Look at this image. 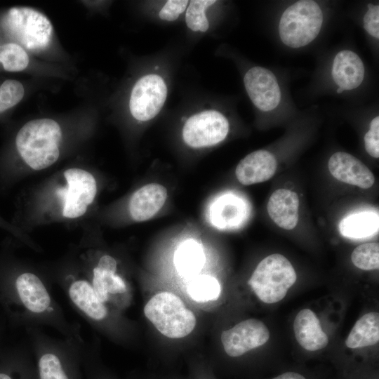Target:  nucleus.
I'll return each mask as SVG.
<instances>
[{"label":"nucleus","instance_id":"f257e3e1","mask_svg":"<svg viewBox=\"0 0 379 379\" xmlns=\"http://www.w3.org/2000/svg\"><path fill=\"white\" fill-rule=\"evenodd\" d=\"M0 307L13 327H50L84 341L80 324L67 319L45 279L8 253L0 255Z\"/></svg>","mask_w":379,"mask_h":379},{"label":"nucleus","instance_id":"0eeeda50","mask_svg":"<svg viewBox=\"0 0 379 379\" xmlns=\"http://www.w3.org/2000/svg\"><path fill=\"white\" fill-rule=\"evenodd\" d=\"M144 314L160 333L171 338L187 335L196 325L192 312L186 308L179 297L170 292L152 297L145 306Z\"/></svg>","mask_w":379,"mask_h":379},{"label":"nucleus","instance_id":"7ed1b4c3","mask_svg":"<svg viewBox=\"0 0 379 379\" xmlns=\"http://www.w3.org/2000/svg\"><path fill=\"white\" fill-rule=\"evenodd\" d=\"M62 138L61 128L55 120H31L15 133L13 151L28 167L34 171L44 170L58 159Z\"/></svg>","mask_w":379,"mask_h":379},{"label":"nucleus","instance_id":"393cba45","mask_svg":"<svg viewBox=\"0 0 379 379\" xmlns=\"http://www.w3.org/2000/svg\"><path fill=\"white\" fill-rule=\"evenodd\" d=\"M378 225V214L364 211L344 218L339 224V230L345 237L360 239L377 232Z\"/></svg>","mask_w":379,"mask_h":379},{"label":"nucleus","instance_id":"4be33fe9","mask_svg":"<svg viewBox=\"0 0 379 379\" xmlns=\"http://www.w3.org/2000/svg\"><path fill=\"white\" fill-rule=\"evenodd\" d=\"M365 69L361 58L355 53L343 50L333 60L332 77L344 91L358 87L363 81Z\"/></svg>","mask_w":379,"mask_h":379},{"label":"nucleus","instance_id":"6ab92c4d","mask_svg":"<svg viewBox=\"0 0 379 379\" xmlns=\"http://www.w3.org/2000/svg\"><path fill=\"white\" fill-rule=\"evenodd\" d=\"M167 198L166 189L159 184H148L132 195L128 205L129 213L135 221L152 218L162 208Z\"/></svg>","mask_w":379,"mask_h":379},{"label":"nucleus","instance_id":"20e7f679","mask_svg":"<svg viewBox=\"0 0 379 379\" xmlns=\"http://www.w3.org/2000/svg\"><path fill=\"white\" fill-rule=\"evenodd\" d=\"M0 32L25 50L38 53L50 44L53 26L42 13L29 7H12L0 15Z\"/></svg>","mask_w":379,"mask_h":379},{"label":"nucleus","instance_id":"c9c22d12","mask_svg":"<svg viewBox=\"0 0 379 379\" xmlns=\"http://www.w3.org/2000/svg\"><path fill=\"white\" fill-rule=\"evenodd\" d=\"M0 227H2L8 232L13 233L15 236H18V230L13 227L11 224L8 223L7 222L4 221L1 217H0ZM20 236V234H19Z\"/></svg>","mask_w":379,"mask_h":379},{"label":"nucleus","instance_id":"72a5a7b5","mask_svg":"<svg viewBox=\"0 0 379 379\" xmlns=\"http://www.w3.org/2000/svg\"><path fill=\"white\" fill-rule=\"evenodd\" d=\"M368 10L364 18V27L372 36L379 38V6L368 4Z\"/></svg>","mask_w":379,"mask_h":379},{"label":"nucleus","instance_id":"a878e982","mask_svg":"<svg viewBox=\"0 0 379 379\" xmlns=\"http://www.w3.org/2000/svg\"><path fill=\"white\" fill-rule=\"evenodd\" d=\"M29 62L26 50L13 41H3L0 52V65L6 72H17L25 69Z\"/></svg>","mask_w":379,"mask_h":379},{"label":"nucleus","instance_id":"9b49d317","mask_svg":"<svg viewBox=\"0 0 379 379\" xmlns=\"http://www.w3.org/2000/svg\"><path fill=\"white\" fill-rule=\"evenodd\" d=\"M167 97V86L164 79L151 74L142 77L133 86L129 100L132 116L146 121L156 117Z\"/></svg>","mask_w":379,"mask_h":379},{"label":"nucleus","instance_id":"f704fd0d","mask_svg":"<svg viewBox=\"0 0 379 379\" xmlns=\"http://www.w3.org/2000/svg\"><path fill=\"white\" fill-rule=\"evenodd\" d=\"M272 379H308L307 377L300 372L294 371H285Z\"/></svg>","mask_w":379,"mask_h":379},{"label":"nucleus","instance_id":"7c9ffc66","mask_svg":"<svg viewBox=\"0 0 379 379\" xmlns=\"http://www.w3.org/2000/svg\"><path fill=\"white\" fill-rule=\"evenodd\" d=\"M81 366L86 379H110L100 368L95 352L88 342L82 347Z\"/></svg>","mask_w":379,"mask_h":379},{"label":"nucleus","instance_id":"2eb2a0df","mask_svg":"<svg viewBox=\"0 0 379 379\" xmlns=\"http://www.w3.org/2000/svg\"><path fill=\"white\" fill-rule=\"evenodd\" d=\"M0 379H37L29 345L0 347Z\"/></svg>","mask_w":379,"mask_h":379},{"label":"nucleus","instance_id":"dca6fc26","mask_svg":"<svg viewBox=\"0 0 379 379\" xmlns=\"http://www.w3.org/2000/svg\"><path fill=\"white\" fill-rule=\"evenodd\" d=\"M331 174L337 180L362 189L372 187L375 177L368 168L353 155L338 152L328 163Z\"/></svg>","mask_w":379,"mask_h":379},{"label":"nucleus","instance_id":"2f4dec72","mask_svg":"<svg viewBox=\"0 0 379 379\" xmlns=\"http://www.w3.org/2000/svg\"><path fill=\"white\" fill-rule=\"evenodd\" d=\"M366 152L374 158L379 157V117L371 121L368 131L364 135Z\"/></svg>","mask_w":379,"mask_h":379},{"label":"nucleus","instance_id":"cd10ccee","mask_svg":"<svg viewBox=\"0 0 379 379\" xmlns=\"http://www.w3.org/2000/svg\"><path fill=\"white\" fill-rule=\"evenodd\" d=\"M215 2L212 0L191 1L185 14L187 27L192 31H207L209 24L206 16V10Z\"/></svg>","mask_w":379,"mask_h":379},{"label":"nucleus","instance_id":"5701e85b","mask_svg":"<svg viewBox=\"0 0 379 379\" xmlns=\"http://www.w3.org/2000/svg\"><path fill=\"white\" fill-rule=\"evenodd\" d=\"M173 262L181 276L192 277L197 274L205 262L201 244L192 239L182 241L175 252Z\"/></svg>","mask_w":379,"mask_h":379},{"label":"nucleus","instance_id":"e433bc0d","mask_svg":"<svg viewBox=\"0 0 379 379\" xmlns=\"http://www.w3.org/2000/svg\"><path fill=\"white\" fill-rule=\"evenodd\" d=\"M343 91H344V90L342 88L338 87V88L337 90V93H343Z\"/></svg>","mask_w":379,"mask_h":379},{"label":"nucleus","instance_id":"c756f323","mask_svg":"<svg viewBox=\"0 0 379 379\" xmlns=\"http://www.w3.org/2000/svg\"><path fill=\"white\" fill-rule=\"evenodd\" d=\"M25 88L15 79H6L0 84V116L17 105L23 98Z\"/></svg>","mask_w":379,"mask_h":379},{"label":"nucleus","instance_id":"ddd939ff","mask_svg":"<svg viewBox=\"0 0 379 379\" xmlns=\"http://www.w3.org/2000/svg\"><path fill=\"white\" fill-rule=\"evenodd\" d=\"M269 338V330L261 321L249 319L224 331L221 341L228 356L239 357L264 345Z\"/></svg>","mask_w":379,"mask_h":379},{"label":"nucleus","instance_id":"1a4fd4ad","mask_svg":"<svg viewBox=\"0 0 379 379\" xmlns=\"http://www.w3.org/2000/svg\"><path fill=\"white\" fill-rule=\"evenodd\" d=\"M323 13L317 2L296 1L283 13L279 25L282 42L291 48H300L312 42L319 34Z\"/></svg>","mask_w":379,"mask_h":379},{"label":"nucleus","instance_id":"423d86ee","mask_svg":"<svg viewBox=\"0 0 379 379\" xmlns=\"http://www.w3.org/2000/svg\"><path fill=\"white\" fill-rule=\"evenodd\" d=\"M74 267L58 272L55 280L74 309L91 325L100 326L109 319V308L98 298L81 267Z\"/></svg>","mask_w":379,"mask_h":379},{"label":"nucleus","instance_id":"4468645a","mask_svg":"<svg viewBox=\"0 0 379 379\" xmlns=\"http://www.w3.org/2000/svg\"><path fill=\"white\" fill-rule=\"evenodd\" d=\"M246 92L253 103L262 111L276 108L281 100V91L274 74L267 69L254 67L244 78Z\"/></svg>","mask_w":379,"mask_h":379},{"label":"nucleus","instance_id":"4c0bfd02","mask_svg":"<svg viewBox=\"0 0 379 379\" xmlns=\"http://www.w3.org/2000/svg\"><path fill=\"white\" fill-rule=\"evenodd\" d=\"M2 44H3V41H1V39H0V52H1V48Z\"/></svg>","mask_w":379,"mask_h":379},{"label":"nucleus","instance_id":"f3484780","mask_svg":"<svg viewBox=\"0 0 379 379\" xmlns=\"http://www.w3.org/2000/svg\"><path fill=\"white\" fill-rule=\"evenodd\" d=\"M277 170L274 155L267 150H257L246 156L238 164L235 175L240 183L251 185L270 180Z\"/></svg>","mask_w":379,"mask_h":379},{"label":"nucleus","instance_id":"39448f33","mask_svg":"<svg viewBox=\"0 0 379 379\" xmlns=\"http://www.w3.org/2000/svg\"><path fill=\"white\" fill-rule=\"evenodd\" d=\"M96 194L95 177L83 168H71L64 171L47 205L63 218L76 219L87 212Z\"/></svg>","mask_w":379,"mask_h":379},{"label":"nucleus","instance_id":"b1692460","mask_svg":"<svg viewBox=\"0 0 379 379\" xmlns=\"http://www.w3.org/2000/svg\"><path fill=\"white\" fill-rule=\"evenodd\" d=\"M379 340V314L369 312L363 315L352 328L345 344L357 349L376 344Z\"/></svg>","mask_w":379,"mask_h":379},{"label":"nucleus","instance_id":"412c9836","mask_svg":"<svg viewBox=\"0 0 379 379\" xmlns=\"http://www.w3.org/2000/svg\"><path fill=\"white\" fill-rule=\"evenodd\" d=\"M293 330L296 340L307 351L323 349L328 343L319 319L310 309H303L297 314L293 322Z\"/></svg>","mask_w":379,"mask_h":379},{"label":"nucleus","instance_id":"f03ea898","mask_svg":"<svg viewBox=\"0 0 379 379\" xmlns=\"http://www.w3.org/2000/svg\"><path fill=\"white\" fill-rule=\"evenodd\" d=\"M37 379H81V351L85 343L53 338L40 328L25 329Z\"/></svg>","mask_w":379,"mask_h":379},{"label":"nucleus","instance_id":"bb28decb","mask_svg":"<svg viewBox=\"0 0 379 379\" xmlns=\"http://www.w3.org/2000/svg\"><path fill=\"white\" fill-rule=\"evenodd\" d=\"M187 291L197 302L215 300L220 294V286L218 281L212 276L198 275L190 283Z\"/></svg>","mask_w":379,"mask_h":379},{"label":"nucleus","instance_id":"473e14b6","mask_svg":"<svg viewBox=\"0 0 379 379\" xmlns=\"http://www.w3.org/2000/svg\"><path fill=\"white\" fill-rule=\"evenodd\" d=\"M188 3V1L184 0H170L166 1L159 11L160 18L166 21L175 20L184 12Z\"/></svg>","mask_w":379,"mask_h":379},{"label":"nucleus","instance_id":"c85d7f7f","mask_svg":"<svg viewBox=\"0 0 379 379\" xmlns=\"http://www.w3.org/2000/svg\"><path fill=\"white\" fill-rule=\"evenodd\" d=\"M352 263L363 270H377L379 267V245L366 243L356 247L352 253Z\"/></svg>","mask_w":379,"mask_h":379},{"label":"nucleus","instance_id":"9d476101","mask_svg":"<svg viewBox=\"0 0 379 379\" xmlns=\"http://www.w3.org/2000/svg\"><path fill=\"white\" fill-rule=\"evenodd\" d=\"M229 131L226 117L216 110H205L190 117L182 129L185 142L192 147H204L222 142Z\"/></svg>","mask_w":379,"mask_h":379},{"label":"nucleus","instance_id":"6e6552de","mask_svg":"<svg viewBox=\"0 0 379 379\" xmlns=\"http://www.w3.org/2000/svg\"><path fill=\"white\" fill-rule=\"evenodd\" d=\"M297 279L295 271L284 255L274 253L265 258L253 272L248 284L265 303L282 300Z\"/></svg>","mask_w":379,"mask_h":379},{"label":"nucleus","instance_id":"a211bd4d","mask_svg":"<svg viewBox=\"0 0 379 379\" xmlns=\"http://www.w3.org/2000/svg\"><path fill=\"white\" fill-rule=\"evenodd\" d=\"M247 206L239 197L230 193L218 197L210 206L211 224L220 230L239 227L247 216Z\"/></svg>","mask_w":379,"mask_h":379},{"label":"nucleus","instance_id":"aec40b11","mask_svg":"<svg viewBox=\"0 0 379 379\" xmlns=\"http://www.w3.org/2000/svg\"><path fill=\"white\" fill-rule=\"evenodd\" d=\"M299 199L291 190H275L267 203V212L271 219L281 228L292 230L298 221Z\"/></svg>","mask_w":379,"mask_h":379},{"label":"nucleus","instance_id":"f8f14e48","mask_svg":"<svg viewBox=\"0 0 379 379\" xmlns=\"http://www.w3.org/2000/svg\"><path fill=\"white\" fill-rule=\"evenodd\" d=\"M81 268L102 302L107 304L112 297L128 292L125 280L117 273V262L112 255H102L92 264L84 262Z\"/></svg>","mask_w":379,"mask_h":379}]
</instances>
